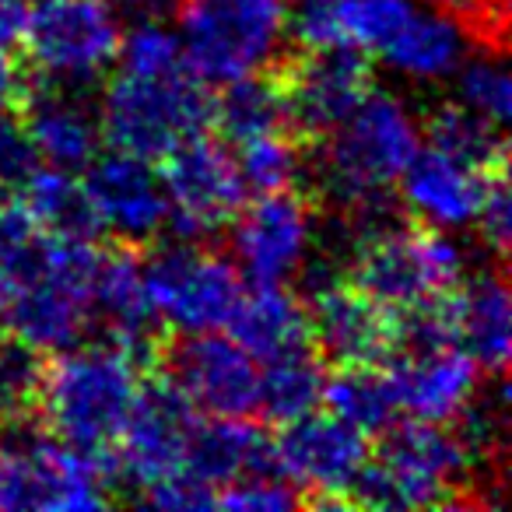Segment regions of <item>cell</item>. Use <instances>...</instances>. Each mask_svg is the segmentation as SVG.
Here are the masks:
<instances>
[{"label": "cell", "mask_w": 512, "mask_h": 512, "mask_svg": "<svg viewBox=\"0 0 512 512\" xmlns=\"http://www.w3.org/2000/svg\"><path fill=\"white\" fill-rule=\"evenodd\" d=\"M225 330L260 362L313 344L306 302L288 285H253L249 281Z\"/></svg>", "instance_id": "25"}, {"label": "cell", "mask_w": 512, "mask_h": 512, "mask_svg": "<svg viewBox=\"0 0 512 512\" xmlns=\"http://www.w3.org/2000/svg\"><path fill=\"white\" fill-rule=\"evenodd\" d=\"M467 271V249L453 232L418 221L386 225L369 218V228L355 242L348 281L393 316H404L453 295Z\"/></svg>", "instance_id": "6"}, {"label": "cell", "mask_w": 512, "mask_h": 512, "mask_svg": "<svg viewBox=\"0 0 512 512\" xmlns=\"http://www.w3.org/2000/svg\"><path fill=\"white\" fill-rule=\"evenodd\" d=\"M162 365L165 383L204 418L260 414V358L249 355L228 330L179 334Z\"/></svg>", "instance_id": "12"}, {"label": "cell", "mask_w": 512, "mask_h": 512, "mask_svg": "<svg viewBox=\"0 0 512 512\" xmlns=\"http://www.w3.org/2000/svg\"><path fill=\"white\" fill-rule=\"evenodd\" d=\"M158 172L169 197V228L193 242L228 228L249 197L235 165V151L218 137H207L204 130L172 148Z\"/></svg>", "instance_id": "13"}, {"label": "cell", "mask_w": 512, "mask_h": 512, "mask_svg": "<svg viewBox=\"0 0 512 512\" xmlns=\"http://www.w3.org/2000/svg\"><path fill=\"white\" fill-rule=\"evenodd\" d=\"M456 102L470 113H477L481 120L505 127L512 116V81L509 67L498 53H467V60L460 64V71L453 74Z\"/></svg>", "instance_id": "32"}, {"label": "cell", "mask_w": 512, "mask_h": 512, "mask_svg": "<svg viewBox=\"0 0 512 512\" xmlns=\"http://www.w3.org/2000/svg\"><path fill=\"white\" fill-rule=\"evenodd\" d=\"M271 446L274 467L299 495L323 509H341L344 502H351L358 477L372 456V435L330 411H309L285 421Z\"/></svg>", "instance_id": "11"}, {"label": "cell", "mask_w": 512, "mask_h": 512, "mask_svg": "<svg viewBox=\"0 0 512 512\" xmlns=\"http://www.w3.org/2000/svg\"><path fill=\"white\" fill-rule=\"evenodd\" d=\"M327 369L313 344L260 362V414L278 425L320 411Z\"/></svg>", "instance_id": "28"}, {"label": "cell", "mask_w": 512, "mask_h": 512, "mask_svg": "<svg viewBox=\"0 0 512 512\" xmlns=\"http://www.w3.org/2000/svg\"><path fill=\"white\" fill-rule=\"evenodd\" d=\"M25 134L36 148L39 162L81 172L102 151L99 109L74 88L43 85L36 95H25Z\"/></svg>", "instance_id": "21"}, {"label": "cell", "mask_w": 512, "mask_h": 512, "mask_svg": "<svg viewBox=\"0 0 512 512\" xmlns=\"http://www.w3.org/2000/svg\"><path fill=\"white\" fill-rule=\"evenodd\" d=\"M477 235L484 239V246L495 256L509 253V239H512V197H509V183H505V172H498L488 183V193L481 200V211L474 218Z\"/></svg>", "instance_id": "36"}, {"label": "cell", "mask_w": 512, "mask_h": 512, "mask_svg": "<svg viewBox=\"0 0 512 512\" xmlns=\"http://www.w3.org/2000/svg\"><path fill=\"white\" fill-rule=\"evenodd\" d=\"M176 11L186 67L207 88L267 74L292 39L288 0H179Z\"/></svg>", "instance_id": "7"}, {"label": "cell", "mask_w": 512, "mask_h": 512, "mask_svg": "<svg viewBox=\"0 0 512 512\" xmlns=\"http://www.w3.org/2000/svg\"><path fill=\"white\" fill-rule=\"evenodd\" d=\"M123 22H148V18H169L179 0H113Z\"/></svg>", "instance_id": "41"}, {"label": "cell", "mask_w": 512, "mask_h": 512, "mask_svg": "<svg viewBox=\"0 0 512 512\" xmlns=\"http://www.w3.org/2000/svg\"><path fill=\"white\" fill-rule=\"evenodd\" d=\"M102 141L158 162L211 123V95L186 64H116L99 99Z\"/></svg>", "instance_id": "5"}, {"label": "cell", "mask_w": 512, "mask_h": 512, "mask_svg": "<svg viewBox=\"0 0 512 512\" xmlns=\"http://www.w3.org/2000/svg\"><path fill=\"white\" fill-rule=\"evenodd\" d=\"M11 200L39 235H78V239L95 235L81 172L36 162L29 176L18 183V190L11 193Z\"/></svg>", "instance_id": "26"}, {"label": "cell", "mask_w": 512, "mask_h": 512, "mask_svg": "<svg viewBox=\"0 0 512 512\" xmlns=\"http://www.w3.org/2000/svg\"><path fill=\"white\" fill-rule=\"evenodd\" d=\"M144 285L155 323H165L176 334H207L228 327L246 278L232 256L186 239L144 260Z\"/></svg>", "instance_id": "10"}, {"label": "cell", "mask_w": 512, "mask_h": 512, "mask_svg": "<svg viewBox=\"0 0 512 512\" xmlns=\"http://www.w3.org/2000/svg\"><path fill=\"white\" fill-rule=\"evenodd\" d=\"M323 404L365 435L386 432L397 421V404L379 365H337L323 386Z\"/></svg>", "instance_id": "29"}, {"label": "cell", "mask_w": 512, "mask_h": 512, "mask_svg": "<svg viewBox=\"0 0 512 512\" xmlns=\"http://www.w3.org/2000/svg\"><path fill=\"white\" fill-rule=\"evenodd\" d=\"M299 502L302 495L278 470L242 477V481H232L228 488L218 491V509H235V512H285L295 509Z\"/></svg>", "instance_id": "34"}, {"label": "cell", "mask_w": 512, "mask_h": 512, "mask_svg": "<svg viewBox=\"0 0 512 512\" xmlns=\"http://www.w3.org/2000/svg\"><path fill=\"white\" fill-rule=\"evenodd\" d=\"M144 355L116 341L74 344L39 372L36 411L43 428L67 446L106 456L120 442L144 390Z\"/></svg>", "instance_id": "2"}, {"label": "cell", "mask_w": 512, "mask_h": 512, "mask_svg": "<svg viewBox=\"0 0 512 512\" xmlns=\"http://www.w3.org/2000/svg\"><path fill=\"white\" fill-rule=\"evenodd\" d=\"M502 421L477 428L474 414H463L453 425L411 421L386 428V439L369 456L355 484L351 502L369 509H439L456 505L474 484V474L488 453L491 435Z\"/></svg>", "instance_id": "1"}, {"label": "cell", "mask_w": 512, "mask_h": 512, "mask_svg": "<svg viewBox=\"0 0 512 512\" xmlns=\"http://www.w3.org/2000/svg\"><path fill=\"white\" fill-rule=\"evenodd\" d=\"M421 137L470 165H481V169H491V172L505 169L502 127L481 120L477 113L463 109L460 102H449V106L435 109V113L428 116V123H421Z\"/></svg>", "instance_id": "30"}, {"label": "cell", "mask_w": 512, "mask_h": 512, "mask_svg": "<svg viewBox=\"0 0 512 512\" xmlns=\"http://www.w3.org/2000/svg\"><path fill=\"white\" fill-rule=\"evenodd\" d=\"M113 502L99 453L67 446L22 418L0 425V509L92 512Z\"/></svg>", "instance_id": "8"}, {"label": "cell", "mask_w": 512, "mask_h": 512, "mask_svg": "<svg viewBox=\"0 0 512 512\" xmlns=\"http://www.w3.org/2000/svg\"><path fill=\"white\" fill-rule=\"evenodd\" d=\"M383 376L390 383L397 414L428 425H453L481 393L477 362L453 341H418L397 344L386 358Z\"/></svg>", "instance_id": "14"}, {"label": "cell", "mask_w": 512, "mask_h": 512, "mask_svg": "<svg viewBox=\"0 0 512 512\" xmlns=\"http://www.w3.org/2000/svg\"><path fill=\"white\" fill-rule=\"evenodd\" d=\"M36 162L39 155L32 148L25 127L18 120H11V116H4L0 120V197H11Z\"/></svg>", "instance_id": "38"}, {"label": "cell", "mask_w": 512, "mask_h": 512, "mask_svg": "<svg viewBox=\"0 0 512 512\" xmlns=\"http://www.w3.org/2000/svg\"><path fill=\"white\" fill-rule=\"evenodd\" d=\"M123 29L113 0H29L22 50L43 85L85 92L116 67Z\"/></svg>", "instance_id": "9"}, {"label": "cell", "mask_w": 512, "mask_h": 512, "mask_svg": "<svg viewBox=\"0 0 512 512\" xmlns=\"http://www.w3.org/2000/svg\"><path fill=\"white\" fill-rule=\"evenodd\" d=\"M29 25V0H0V50H22Z\"/></svg>", "instance_id": "40"}, {"label": "cell", "mask_w": 512, "mask_h": 512, "mask_svg": "<svg viewBox=\"0 0 512 512\" xmlns=\"http://www.w3.org/2000/svg\"><path fill=\"white\" fill-rule=\"evenodd\" d=\"M25 95H29V81H25L22 67L11 60V53L0 50V120L15 116L22 109Z\"/></svg>", "instance_id": "39"}, {"label": "cell", "mask_w": 512, "mask_h": 512, "mask_svg": "<svg viewBox=\"0 0 512 512\" xmlns=\"http://www.w3.org/2000/svg\"><path fill=\"white\" fill-rule=\"evenodd\" d=\"M92 320L106 327L116 344H127L144 355V344H151L155 330V313L144 285V260L127 249L99 256L92 281Z\"/></svg>", "instance_id": "24"}, {"label": "cell", "mask_w": 512, "mask_h": 512, "mask_svg": "<svg viewBox=\"0 0 512 512\" xmlns=\"http://www.w3.org/2000/svg\"><path fill=\"white\" fill-rule=\"evenodd\" d=\"M88 211L95 232L113 235L123 246H148L169 232V197H165L162 172L148 158L109 151L95 155L81 169Z\"/></svg>", "instance_id": "16"}, {"label": "cell", "mask_w": 512, "mask_h": 512, "mask_svg": "<svg viewBox=\"0 0 512 512\" xmlns=\"http://www.w3.org/2000/svg\"><path fill=\"white\" fill-rule=\"evenodd\" d=\"M144 505H155V509H169V512H183V509H218V491L207 488L204 481L190 474H172L162 481L148 484L141 491Z\"/></svg>", "instance_id": "37"}, {"label": "cell", "mask_w": 512, "mask_h": 512, "mask_svg": "<svg viewBox=\"0 0 512 512\" xmlns=\"http://www.w3.org/2000/svg\"><path fill=\"white\" fill-rule=\"evenodd\" d=\"M505 169H481L449 151L435 148L421 137V148L407 162V169L397 179L400 204L407 207L418 225L442 228V232H463L474 228V218L481 211V200L488 193V183Z\"/></svg>", "instance_id": "18"}, {"label": "cell", "mask_w": 512, "mask_h": 512, "mask_svg": "<svg viewBox=\"0 0 512 512\" xmlns=\"http://www.w3.org/2000/svg\"><path fill=\"white\" fill-rule=\"evenodd\" d=\"M281 78L288 106V127L306 137H327L372 88V71L362 53L330 46L309 50Z\"/></svg>", "instance_id": "19"}, {"label": "cell", "mask_w": 512, "mask_h": 512, "mask_svg": "<svg viewBox=\"0 0 512 512\" xmlns=\"http://www.w3.org/2000/svg\"><path fill=\"white\" fill-rule=\"evenodd\" d=\"M309 341L323 362L379 365L400 344V323L390 309L344 278H323L306 302Z\"/></svg>", "instance_id": "17"}, {"label": "cell", "mask_w": 512, "mask_h": 512, "mask_svg": "<svg viewBox=\"0 0 512 512\" xmlns=\"http://www.w3.org/2000/svg\"><path fill=\"white\" fill-rule=\"evenodd\" d=\"M102 249L78 235H39L29 242L18 267L4 327L36 355L74 348L95 327L92 281Z\"/></svg>", "instance_id": "4"}, {"label": "cell", "mask_w": 512, "mask_h": 512, "mask_svg": "<svg viewBox=\"0 0 512 512\" xmlns=\"http://www.w3.org/2000/svg\"><path fill=\"white\" fill-rule=\"evenodd\" d=\"M197 418L200 414L169 383H144L134 414L123 428L120 442L113 446L120 453L123 477L137 491H144L162 477L179 474Z\"/></svg>", "instance_id": "20"}, {"label": "cell", "mask_w": 512, "mask_h": 512, "mask_svg": "<svg viewBox=\"0 0 512 512\" xmlns=\"http://www.w3.org/2000/svg\"><path fill=\"white\" fill-rule=\"evenodd\" d=\"M211 123L221 130L225 144H246L253 137L288 130V106L281 78H274L267 71L221 85L218 99H211Z\"/></svg>", "instance_id": "27"}, {"label": "cell", "mask_w": 512, "mask_h": 512, "mask_svg": "<svg viewBox=\"0 0 512 512\" xmlns=\"http://www.w3.org/2000/svg\"><path fill=\"white\" fill-rule=\"evenodd\" d=\"M232 228V260L253 285H292L309 267L316 242V221L309 204L295 190L260 193L242 204Z\"/></svg>", "instance_id": "15"}, {"label": "cell", "mask_w": 512, "mask_h": 512, "mask_svg": "<svg viewBox=\"0 0 512 512\" xmlns=\"http://www.w3.org/2000/svg\"><path fill=\"white\" fill-rule=\"evenodd\" d=\"M446 302L453 341L474 358L484 376L502 379L512 351V302L502 271H467Z\"/></svg>", "instance_id": "22"}, {"label": "cell", "mask_w": 512, "mask_h": 512, "mask_svg": "<svg viewBox=\"0 0 512 512\" xmlns=\"http://www.w3.org/2000/svg\"><path fill=\"white\" fill-rule=\"evenodd\" d=\"M316 176L337 207L369 218L421 148V120L397 92L369 88L358 106L320 137Z\"/></svg>", "instance_id": "3"}, {"label": "cell", "mask_w": 512, "mask_h": 512, "mask_svg": "<svg viewBox=\"0 0 512 512\" xmlns=\"http://www.w3.org/2000/svg\"><path fill=\"white\" fill-rule=\"evenodd\" d=\"M235 165L246 193H285L295 190L299 179L306 176V155H302L299 141L288 137V130H274V134L253 137L246 144H235Z\"/></svg>", "instance_id": "31"}, {"label": "cell", "mask_w": 512, "mask_h": 512, "mask_svg": "<svg viewBox=\"0 0 512 512\" xmlns=\"http://www.w3.org/2000/svg\"><path fill=\"white\" fill-rule=\"evenodd\" d=\"M32 239H36V228L18 211L15 200H0V327H4L18 285V267H22V256Z\"/></svg>", "instance_id": "35"}, {"label": "cell", "mask_w": 512, "mask_h": 512, "mask_svg": "<svg viewBox=\"0 0 512 512\" xmlns=\"http://www.w3.org/2000/svg\"><path fill=\"white\" fill-rule=\"evenodd\" d=\"M39 372H43V362L36 351L18 344L15 337L0 341V425L32 411Z\"/></svg>", "instance_id": "33"}, {"label": "cell", "mask_w": 512, "mask_h": 512, "mask_svg": "<svg viewBox=\"0 0 512 512\" xmlns=\"http://www.w3.org/2000/svg\"><path fill=\"white\" fill-rule=\"evenodd\" d=\"M274 467V446L249 418H204L200 414L186 449V463L179 474L204 481L221 491L232 481L253 474H267Z\"/></svg>", "instance_id": "23"}]
</instances>
